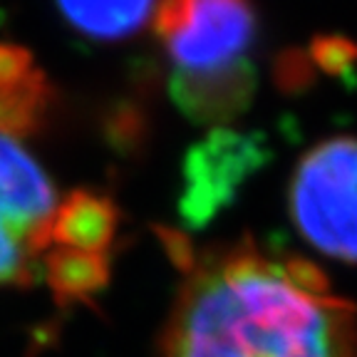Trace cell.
Wrapping results in <instances>:
<instances>
[{
	"label": "cell",
	"instance_id": "cell-5",
	"mask_svg": "<svg viewBox=\"0 0 357 357\" xmlns=\"http://www.w3.org/2000/svg\"><path fill=\"white\" fill-rule=\"evenodd\" d=\"M57 196L17 137L0 129V218L25 241L30 253L50 248V223Z\"/></svg>",
	"mask_w": 357,
	"mask_h": 357
},
{
	"label": "cell",
	"instance_id": "cell-13",
	"mask_svg": "<svg viewBox=\"0 0 357 357\" xmlns=\"http://www.w3.org/2000/svg\"><path fill=\"white\" fill-rule=\"evenodd\" d=\"M275 77H278L280 87L288 89V92H298V89L307 87L312 79L310 57L303 55V52H296V50L285 52V55L278 60V73H275Z\"/></svg>",
	"mask_w": 357,
	"mask_h": 357
},
{
	"label": "cell",
	"instance_id": "cell-1",
	"mask_svg": "<svg viewBox=\"0 0 357 357\" xmlns=\"http://www.w3.org/2000/svg\"><path fill=\"white\" fill-rule=\"evenodd\" d=\"M162 357H357V310L315 263L243 243L194 258Z\"/></svg>",
	"mask_w": 357,
	"mask_h": 357
},
{
	"label": "cell",
	"instance_id": "cell-7",
	"mask_svg": "<svg viewBox=\"0 0 357 357\" xmlns=\"http://www.w3.org/2000/svg\"><path fill=\"white\" fill-rule=\"evenodd\" d=\"M258 73L253 62L234 67L229 73L206 77L172 75L169 92L176 107L196 124H229L248 109L256 92Z\"/></svg>",
	"mask_w": 357,
	"mask_h": 357
},
{
	"label": "cell",
	"instance_id": "cell-12",
	"mask_svg": "<svg viewBox=\"0 0 357 357\" xmlns=\"http://www.w3.org/2000/svg\"><path fill=\"white\" fill-rule=\"evenodd\" d=\"M307 57L312 67H320L333 77H345L357 67V43L342 35H320L312 40Z\"/></svg>",
	"mask_w": 357,
	"mask_h": 357
},
{
	"label": "cell",
	"instance_id": "cell-11",
	"mask_svg": "<svg viewBox=\"0 0 357 357\" xmlns=\"http://www.w3.org/2000/svg\"><path fill=\"white\" fill-rule=\"evenodd\" d=\"M33 253L25 241L0 218V285L33 283Z\"/></svg>",
	"mask_w": 357,
	"mask_h": 357
},
{
	"label": "cell",
	"instance_id": "cell-8",
	"mask_svg": "<svg viewBox=\"0 0 357 357\" xmlns=\"http://www.w3.org/2000/svg\"><path fill=\"white\" fill-rule=\"evenodd\" d=\"M119 211L114 201L87 189L67 194L50 223V243L75 251L105 253L117 236Z\"/></svg>",
	"mask_w": 357,
	"mask_h": 357
},
{
	"label": "cell",
	"instance_id": "cell-6",
	"mask_svg": "<svg viewBox=\"0 0 357 357\" xmlns=\"http://www.w3.org/2000/svg\"><path fill=\"white\" fill-rule=\"evenodd\" d=\"M50 82L22 45L0 43V129L28 137L43 127L52 105Z\"/></svg>",
	"mask_w": 357,
	"mask_h": 357
},
{
	"label": "cell",
	"instance_id": "cell-9",
	"mask_svg": "<svg viewBox=\"0 0 357 357\" xmlns=\"http://www.w3.org/2000/svg\"><path fill=\"white\" fill-rule=\"evenodd\" d=\"M67 25L87 40H127L144 30L159 0H55Z\"/></svg>",
	"mask_w": 357,
	"mask_h": 357
},
{
	"label": "cell",
	"instance_id": "cell-4",
	"mask_svg": "<svg viewBox=\"0 0 357 357\" xmlns=\"http://www.w3.org/2000/svg\"><path fill=\"white\" fill-rule=\"evenodd\" d=\"M261 134H241L216 127L189 149L178 213L189 226H206L238 196V189L268 162Z\"/></svg>",
	"mask_w": 357,
	"mask_h": 357
},
{
	"label": "cell",
	"instance_id": "cell-3",
	"mask_svg": "<svg viewBox=\"0 0 357 357\" xmlns=\"http://www.w3.org/2000/svg\"><path fill=\"white\" fill-rule=\"evenodd\" d=\"M154 33L164 43L172 75L206 77L245 65L256 40L251 0H159Z\"/></svg>",
	"mask_w": 357,
	"mask_h": 357
},
{
	"label": "cell",
	"instance_id": "cell-2",
	"mask_svg": "<svg viewBox=\"0 0 357 357\" xmlns=\"http://www.w3.org/2000/svg\"><path fill=\"white\" fill-rule=\"evenodd\" d=\"M290 216L320 253L357 263V139L333 137L298 162L288 189Z\"/></svg>",
	"mask_w": 357,
	"mask_h": 357
},
{
	"label": "cell",
	"instance_id": "cell-10",
	"mask_svg": "<svg viewBox=\"0 0 357 357\" xmlns=\"http://www.w3.org/2000/svg\"><path fill=\"white\" fill-rule=\"evenodd\" d=\"M43 275L60 303L87 301L109 283V261L105 253L57 245L52 251H45Z\"/></svg>",
	"mask_w": 357,
	"mask_h": 357
}]
</instances>
